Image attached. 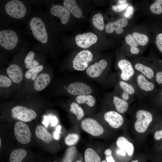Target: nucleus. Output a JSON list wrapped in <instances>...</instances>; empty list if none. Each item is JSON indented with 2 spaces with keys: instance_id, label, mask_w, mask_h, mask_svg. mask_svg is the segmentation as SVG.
<instances>
[{
  "instance_id": "nucleus-24",
  "label": "nucleus",
  "mask_w": 162,
  "mask_h": 162,
  "mask_svg": "<svg viewBox=\"0 0 162 162\" xmlns=\"http://www.w3.org/2000/svg\"><path fill=\"white\" fill-rule=\"evenodd\" d=\"M35 134L37 137L46 143L50 142L52 136L41 125L37 126L35 128Z\"/></svg>"
},
{
  "instance_id": "nucleus-52",
  "label": "nucleus",
  "mask_w": 162,
  "mask_h": 162,
  "mask_svg": "<svg viewBox=\"0 0 162 162\" xmlns=\"http://www.w3.org/2000/svg\"><path fill=\"white\" fill-rule=\"evenodd\" d=\"M161 140H162V139ZM160 150H161V151L162 152V141L161 143L160 146Z\"/></svg>"
},
{
  "instance_id": "nucleus-32",
  "label": "nucleus",
  "mask_w": 162,
  "mask_h": 162,
  "mask_svg": "<svg viewBox=\"0 0 162 162\" xmlns=\"http://www.w3.org/2000/svg\"><path fill=\"white\" fill-rule=\"evenodd\" d=\"M132 36L136 42L142 46L146 44L148 41V38L146 35L137 32H134Z\"/></svg>"
},
{
  "instance_id": "nucleus-6",
  "label": "nucleus",
  "mask_w": 162,
  "mask_h": 162,
  "mask_svg": "<svg viewBox=\"0 0 162 162\" xmlns=\"http://www.w3.org/2000/svg\"><path fill=\"white\" fill-rule=\"evenodd\" d=\"M11 113L14 118L26 122L33 120L37 116V114L34 111L21 106H17L13 108Z\"/></svg>"
},
{
  "instance_id": "nucleus-15",
  "label": "nucleus",
  "mask_w": 162,
  "mask_h": 162,
  "mask_svg": "<svg viewBox=\"0 0 162 162\" xmlns=\"http://www.w3.org/2000/svg\"><path fill=\"white\" fill-rule=\"evenodd\" d=\"M107 64V62L105 60H101L98 62H96L88 67L86 70V73L91 77H97L105 69Z\"/></svg>"
},
{
  "instance_id": "nucleus-17",
  "label": "nucleus",
  "mask_w": 162,
  "mask_h": 162,
  "mask_svg": "<svg viewBox=\"0 0 162 162\" xmlns=\"http://www.w3.org/2000/svg\"><path fill=\"white\" fill-rule=\"evenodd\" d=\"M6 73L9 78L15 83L20 82L23 79L22 70L18 65L12 64L7 68Z\"/></svg>"
},
{
  "instance_id": "nucleus-41",
  "label": "nucleus",
  "mask_w": 162,
  "mask_h": 162,
  "mask_svg": "<svg viewBox=\"0 0 162 162\" xmlns=\"http://www.w3.org/2000/svg\"><path fill=\"white\" fill-rule=\"evenodd\" d=\"M154 138L155 140L159 141L162 139V126L159 129L156 130L154 134Z\"/></svg>"
},
{
  "instance_id": "nucleus-5",
  "label": "nucleus",
  "mask_w": 162,
  "mask_h": 162,
  "mask_svg": "<svg viewBox=\"0 0 162 162\" xmlns=\"http://www.w3.org/2000/svg\"><path fill=\"white\" fill-rule=\"evenodd\" d=\"M93 55L91 52L83 50L77 53L72 62L73 67L76 70L82 71L86 68L93 59Z\"/></svg>"
},
{
  "instance_id": "nucleus-23",
  "label": "nucleus",
  "mask_w": 162,
  "mask_h": 162,
  "mask_svg": "<svg viewBox=\"0 0 162 162\" xmlns=\"http://www.w3.org/2000/svg\"><path fill=\"white\" fill-rule=\"evenodd\" d=\"M113 102L116 110L119 113H123L127 111L129 106L127 101L120 97L114 96L113 97Z\"/></svg>"
},
{
  "instance_id": "nucleus-13",
  "label": "nucleus",
  "mask_w": 162,
  "mask_h": 162,
  "mask_svg": "<svg viewBox=\"0 0 162 162\" xmlns=\"http://www.w3.org/2000/svg\"><path fill=\"white\" fill-rule=\"evenodd\" d=\"M104 117L111 127L115 128L120 127L124 121L123 116L118 112L113 111L106 112L104 113Z\"/></svg>"
},
{
  "instance_id": "nucleus-43",
  "label": "nucleus",
  "mask_w": 162,
  "mask_h": 162,
  "mask_svg": "<svg viewBox=\"0 0 162 162\" xmlns=\"http://www.w3.org/2000/svg\"><path fill=\"white\" fill-rule=\"evenodd\" d=\"M76 102L79 104H86L87 99L86 95H80L77 96L76 98Z\"/></svg>"
},
{
  "instance_id": "nucleus-34",
  "label": "nucleus",
  "mask_w": 162,
  "mask_h": 162,
  "mask_svg": "<svg viewBox=\"0 0 162 162\" xmlns=\"http://www.w3.org/2000/svg\"><path fill=\"white\" fill-rule=\"evenodd\" d=\"M161 0H156L150 6L151 11L154 14H159L162 13Z\"/></svg>"
},
{
  "instance_id": "nucleus-3",
  "label": "nucleus",
  "mask_w": 162,
  "mask_h": 162,
  "mask_svg": "<svg viewBox=\"0 0 162 162\" xmlns=\"http://www.w3.org/2000/svg\"><path fill=\"white\" fill-rule=\"evenodd\" d=\"M136 120L134 123V128L137 132L140 133L146 131L154 118V115L151 112L142 109L136 112Z\"/></svg>"
},
{
  "instance_id": "nucleus-40",
  "label": "nucleus",
  "mask_w": 162,
  "mask_h": 162,
  "mask_svg": "<svg viewBox=\"0 0 162 162\" xmlns=\"http://www.w3.org/2000/svg\"><path fill=\"white\" fill-rule=\"evenodd\" d=\"M127 6L128 4H126L118 5H113L112 7V9L115 11L120 12L125 9Z\"/></svg>"
},
{
  "instance_id": "nucleus-16",
  "label": "nucleus",
  "mask_w": 162,
  "mask_h": 162,
  "mask_svg": "<svg viewBox=\"0 0 162 162\" xmlns=\"http://www.w3.org/2000/svg\"><path fill=\"white\" fill-rule=\"evenodd\" d=\"M128 24L127 20L124 18L119 19L114 22L108 23L105 27L106 32L110 34L115 30L116 32L118 34L122 33L124 31L122 28L126 26Z\"/></svg>"
},
{
  "instance_id": "nucleus-26",
  "label": "nucleus",
  "mask_w": 162,
  "mask_h": 162,
  "mask_svg": "<svg viewBox=\"0 0 162 162\" xmlns=\"http://www.w3.org/2000/svg\"><path fill=\"white\" fill-rule=\"evenodd\" d=\"M84 159L85 162H101L99 155L91 148H88L86 150Z\"/></svg>"
},
{
  "instance_id": "nucleus-27",
  "label": "nucleus",
  "mask_w": 162,
  "mask_h": 162,
  "mask_svg": "<svg viewBox=\"0 0 162 162\" xmlns=\"http://www.w3.org/2000/svg\"><path fill=\"white\" fill-rule=\"evenodd\" d=\"M35 53L32 51H29L26 56L24 62L26 68L30 69L39 65L38 62L34 59Z\"/></svg>"
},
{
  "instance_id": "nucleus-30",
  "label": "nucleus",
  "mask_w": 162,
  "mask_h": 162,
  "mask_svg": "<svg viewBox=\"0 0 162 162\" xmlns=\"http://www.w3.org/2000/svg\"><path fill=\"white\" fill-rule=\"evenodd\" d=\"M43 68V66L42 65H39L38 66L33 68L26 72L25 76L27 79H31L32 80H34L36 79L38 73L42 70Z\"/></svg>"
},
{
  "instance_id": "nucleus-8",
  "label": "nucleus",
  "mask_w": 162,
  "mask_h": 162,
  "mask_svg": "<svg viewBox=\"0 0 162 162\" xmlns=\"http://www.w3.org/2000/svg\"><path fill=\"white\" fill-rule=\"evenodd\" d=\"M81 126L85 131L93 136H99L104 132L101 125L96 120L91 118L83 119L81 122Z\"/></svg>"
},
{
  "instance_id": "nucleus-55",
  "label": "nucleus",
  "mask_w": 162,
  "mask_h": 162,
  "mask_svg": "<svg viewBox=\"0 0 162 162\" xmlns=\"http://www.w3.org/2000/svg\"><path fill=\"white\" fill-rule=\"evenodd\" d=\"M1 138H0V147H1Z\"/></svg>"
},
{
  "instance_id": "nucleus-35",
  "label": "nucleus",
  "mask_w": 162,
  "mask_h": 162,
  "mask_svg": "<svg viewBox=\"0 0 162 162\" xmlns=\"http://www.w3.org/2000/svg\"><path fill=\"white\" fill-rule=\"evenodd\" d=\"M155 82L156 85L162 87V68L154 70Z\"/></svg>"
},
{
  "instance_id": "nucleus-4",
  "label": "nucleus",
  "mask_w": 162,
  "mask_h": 162,
  "mask_svg": "<svg viewBox=\"0 0 162 162\" xmlns=\"http://www.w3.org/2000/svg\"><path fill=\"white\" fill-rule=\"evenodd\" d=\"M19 37L14 31L10 29L3 30L0 32V45L4 49L11 50L18 44Z\"/></svg>"
},
{
  "instance_id": "nucleus-44",
  "label": "nucleus",
  "mask_w": 162,
  "mask_h": 162,
  "mask_svg": "<svg viewBox=\"0 0 162 162\" xmlns=\"http://www.w3.org/2000/svg\"><path fill=\"white\" fill-rule=\"evenodd\" d=\"M134 12V9L131 6H129L127 10L125 16L127 18H129L133 14Z\"/></svg>"
},
{
  "instance_id": "nucleus-12",
  "label": "nucleus",
  "mask_w": 162,
  "mask_h": 162,
  "mask_svg": "<svg viewBox=\"0 0 162 162\" xmlns=\"http://www.w3.org/2000/svg\"><path fill=\"white\" fill-rule=\"evenodd\" d=\"M76 44L79 47L86 49L95 43L98 40L96 35L92 32L78 34L75 37Z\"/></svg>"
},
{
  "instance_id": "nucleus-31",
  "label": "nucleus",
  "mask_w": 162,
  "mask_h": 162,
  "mask_svg": "<svg viewBox=\"0 0 162 162\" xmlns=\"http://www.w3.org/2000/svg\"><path fill=\"white\" fill-rule=\"evenodd\" d=\"M151 95L153 100L158 108L162 110V87L158 89Z\"/></svg>"
},
{
  "instance_id": "nucleus-57",
  "label": "nucleus",
  "mask_w": 162,
  "mask_h": 162,
  "mask_svg": "<svg viewBox=\"0 0 162 162\" xmlns=\"http://www.w3.org/2000/svg\"><path fill=\"white\" fill-rule=\"evenodd\" d=\"M56 162L55 161V162Z\"/></svg>"
},
{
  "instance_id": "nucleus-1",
  "label": "nucleus",
  "mask_w": 162,
  "mask_h": 162,
  "mask_svg": "<svg viewBox=\"0 0 162 162\" xmlns=\"http://www.w3.org/2000/svg\"><path fill=\"white\" fill-rule=\"evenodd\" d=\"M29 26L35 38L43 44H46L48 35L47 27L42 18L38 16H33L30 20Z\"/></svg>"
},
{
  "instance_id": "nucleus-21",
  "label": "nucleus",
  "mask_w": 162,
  "mask_h": 162,
  "mask_svg": "<svg viewBox=\"0 0 162 162\" xmlns=\"http://www.w3.org/2000/svg\"><path fill=\"white\" fill-rule=\"evenodd\" d=\"M63 6L74 16L80 18L82 16V13L77 4L75 0H64L63 1Z\"/></svg>"
},
{
  "instance_id": "nucleus-22",
  "label": "nucleus",
  "mask_w": 162,
  "mask_h": 162,
  "mask_svg": "<svg viewBox=\"0 0 162 162\" xmlns=\"http://www.w3.org/2000/svg\"><path fill=\"white\" fill-rule=\"evenodd\" d=\"M116 144L120 149L126 152L129 156H131L134 151L133 144L123 136L119 137L117 140Z\"/></svg>"
},
{
  "instance_id": "nucleus-51",
  "label": "nucleus",
  "mask_w": 162,
  "mask_h": 162,
  "mask_svg": "<svg viewBox=\"0 0 162 162\" xmlns=\"http://www.w3.org/2000/svg\"><path fill=\"white\" fill-rule=\"evenodd\" d=\"M118 2L121 4H124L127 2L126 0H118Z\"/></svg>"
},
{
  "instance_id": "nucleus-10",
  "label": "nucleus",
  "mask_w": 162,
  "mask_h": 162,
  "mask_svg": "<svg viewBox=\"0 0 162 162\" xmlns=\"http://www.w3.org/2000/svg\"><path fill=\"white\" fill-rule=\"evenodd\" d=\"M134 76L136 86L142 91L152 94L158 90L155 83L149 80L141 74H135Z\"/></svg>"
},
{
  "instance_id": "nucleus-49",
  "label": "nucleus",
  "mask_w": 162,
  "mask_h": 162,
  "mask_svg": "<svg viewBox=\"0 0 162 162\" xmlns=\"http://www.w3.org/2000/svg\"><path fill=\"white\" fill-rule=\"evenodd\" d=\"M123 150L120 149L117 151V153L121 155L124 156L125 155L126 153Z\"/></svg>"
},
{
  "instance_id": "nucleus-56",
  "label": "nucleus",
  "mask_w": 162,
  "mask_h": 162,
  "mask_svg": "<svg viewBox=\"0 0 162 162\" xmlns=\"http://www.w3.org/2000/svg\"><path fill=\"white\" fill-rule=\"evenodd\" d=\"M101 162H106V161L104 160L102 161Z\"/></svg>"
},
{
  "instance_id": "nucleus-28",
  "label": "nucleus",
  "mask_w": 162,
  "mask_h": 162,
  "mask_svg": "<svg viewBox=\"0 0 162 162\" xmlns=\"http://www.w3.org/2000/svg\"><path fill=\"white\" fill-rule=\"evenodd\" d=\"M70 112L74 114L77 120L80 121L84 116V112L82 108L76 103L73 102L70 105Z\"/></svg>"
},
{
  "instance_id": "nucleus-29",
  "label": "nucleus",
  "mask_w": 162,
  "mask_h": 162,
  "mask_svg": "<svg viewBox=\"0 0 162 162\" xmlns=\"http://www.w3.org/2000/svg\"><path fill=\"white\" fill-rule=\"evenodd\" d=\"M92 21L93 25L98 30H103L105 27L103 16L100 13L95 14L93 17Z\"/></svg>"
},
{
  "instance_id": "nucleus-36",
  "label": "nucleus",
  "mask_w": 162,
  "mask_h": 162,
  "mask_svg": "<svg viewBox=\"0 0 162 162\" xmlns=\"http://www.w3.org/2000/svg\"><path fill=\"white\" fill-rule=\"evenodd\" d=\"M12 84L10 79L5 76L0 75V87H8L10 86Z\"/></svg>"
},
{
  "instance_id": "nucleus-33",
  "label": "nucleus",
  "mask_w": 162,
  "mask_h": 162,
  "mask_svg": "<svg viewBox=\"0 0 162 162\" xmlns=\"http://www.w3.org/2000/svg\"><path fill=\"white\" fill-rule=\"evenodd\" d=\"M79 139V135L75 133L69 134L65 139V142L67 145L71 146L76 144Z\"/></svg>"
},
{
  "instance_id": "nucleus-11",
  "label": "nucleus",
  "mask_w": 162,
  "mask_h": 162,
  "mask_svg": "<svg viewBox=\"0 0 162 162\" xmlns=\"http://www.w3.org/2000/svg\"><path fill=\"white\" fill-rule=\"evenodd\" d=\"M68 93L74 95H87L92 92L91 87L81 82H74L69 84L67 88Z\"/></svg>"
},
{
  "instance_id": "nucleus-19",
  "label": "nucleus",
  "mask_w": 162,
  "mask_h": 162,
  "mask_svg": "<svg viewBox=\"0 0 162 162\" xmlns=\"http://www.w3.org/2000/svg\"><path fill=\"white\" fill-rule=\"evenodd\" d=\"M51 80L50 75L46 73H42L35 79L33 84L34 89L40 91L45 89L49 85Z\"/></svg>"
},
{
  "instance_id": "nucleus-25",
  "label": "nucleus",
  "mask_w": 162,
  "mask_h": 162,
  "mask_svg": "<svg viewBox=\"0 0 162 162\" xmlns=\"http://www.w3.org/2000/svg\"><path fill=\"white\" fill-rule=\"evenodd\" d=\"M27 154L26 150L22 148L13 150L9 158L10 162H22Z\"/></svg>"
},
{
  "instance_id": "nucleus-45",
  "label": "nucleus",
  "mask_w": 162,
  "mask_h": 162,
  "mask_svg": "<svg viewBox=\"0 0 162 162\" xmlns=\"http://www.w3.org/2000/svg\"><path fill=\"white\" fill-rule=\"evenodd\" d=\"M50 123L51 126H55L58 122V120L57 118L53 116L52 117L50 118Z\"/></svg>"
},
{
  "instance_id": "nucleus-39",
  "label": "nucleus",
  "mask_w": 162,
  "mask_h": 162,
  "mask_svg": "<svg viewBox=\"0 0 162 162\" xmlns=\"http://www.w3.org/2000/svg\"><path fill=\"white\" fill-rule=\"evenodd\" d=\"M87 101L86 104L90 107L93 106L95 104V100L93 96L90 95H86Z\"/></svg>"
},
{
  "instance_id": "nucleus-53",
  "label": "nucleus",
  "mask_w": 162,
  "mask_h": 162,
  "mask_svg": "<svg viewBox=\"0 0 162 162\" xmlns=\"http://www.w3.org/2000/svg\"><path fill=\"white\" fill-rule=\"evenodd\" d=\"M131 162H138V161L137 160H133Z\"/></svg>"
},
{
  "instance_id": "nucleus-9",
  "label": "nucleus",
  "mask_w": 162,
  "mask_h": 162,
  "mask_svg": "<svg viewBox=\"0 0 162 162\" xmlns=\"http://www.w3.org/2000/svg\"><path fill=\"white\" fill-rule=\"evenodd\" d=\"M118 66L121 70L120 77L121 80L129 82L135 74L131 63L126 59H122L118 62Z\"/></svg>"
},
{
  "instance_id": "nucleus-37",
  "label": "nucleus",
  "mask_w": 162,
  "mask_h": 162,
  "mask_svg": "<svg viewBox=\"0 0 162 162\" xmlns=\"http://www.w3.org/2000/svg\"><path fill=\"white\" fill-rule=\"evenodd\" d=\"M125 39L126 43L130 46V48L137 47L138 45V43L132 35L130 34H128L126 36Z\"/></svg>"
},
{
  "instance_id": "nucleus-38",
  "label": "nucleus",
  "mask_w": 162,
  "mask_h": 162,
  "mask_svg": "<svg viewBox=\"0 0 162 162\" xmlns=\"http://www.w3.org/2000/svg\"><path fill=\"white\" fill-rule=\"evenodd\" d=\"M155 43L158 49L162 53V33H160L157 35Z\"/></svg>"
},
{
  "instance_id": "nucleus-2",
  "label": "nucleus",
  "mask_w": 162,
  "mask_h": 162,
  "mask_svg": "<svg viewBox=\"0 0 162 162\" xmlns=\"http://www.w3.org/2000/svg\"><path fill=\"white\" fill-rule=\"evenodd\" d=\"M4 10L7 15L16 19L23 18L27 11L26 5L19 0H12L7 2L4 6Z\"/></svg>"
},
{
  "instance_id": "nucleus-7",
  "label": "nucleus",
  "mask_w": 162,
  "mask_h": 162,
  "mask_svg": "<svg viewBox=\"0 0 162 162\" xmlns=\"http://www.w3.org/2000/svg\"><path fill=\"white\" fill-rule=\"evenodd\" d=\"M14 132L16 138L20 143L26 144L30 142L31 132L28 126L24 122H17L14 126Z\"/></svg>"
},
{
  "instance_id": "nucleus-47",
  "label": "nucleus",
  "mask_w": 162,
  "mask_h": 162,
  "mask_svg": "<svg viewBox=\"0 0 162 162\" xmlns=\"http://www.w3.org/2000/svg\"><path fill=\"white\" fill-rule=\"evenodd\" d=\"M106 159L107 162H116L112 154L106 155Z\"/></svg>"
},
{
  "instance_id": "nucleus-46",
  "label": "nucleus",
  "mask_w": 162,
  "mask_h": 162,
  "mask_svg": "<svg viewBox=\"0 0 162 162\" xmlns=\"http://www.w3.org/2000/svg\"><path fill=\"white\" fill-rule=\"evenodd\" d=\"M130 52L132 54H137L139 53L140 50L139 49L136 47H133L130 48Z\"/></svg>"
},
{
  "instance_id": "nucleus-50",
  "label": "nucleus",
  "mask_w": 162,
  "mask_h": 162,
  "mask_svg": "<svg viewBox=\"0 0 162 162\" xmlns=\"http://www.w3.org/2000/svg\"><path fill=\"white\" fill-rule=\"evenodd\" d=\"M112 153V152L111 150L109 148L107 149L104 151V154L106 155L111 154Z\"/></svg>"
},
{
  "instance_id": "nucleus-14",
  "label": "nucleus",
  "mask_w": 162,
  "mask_h": 162,
  "mask_svg": "<svg viewBox=\"0 0 162 162\" xmlns=\"http://www.w3.org/2000/svg\"><path fill=\"white\" fill-rule=\"evenodd\" d=\"M50 12L52 15L59 17L62 24L65 25L69 22L70 12L64 6L54 5L51 7Z\"/></svg>"
},
{
  "instance_id": "nucleus-20",
  "label": "nucleus",
  "mask_w": 162,
  "mask_h": 162,
  "mask_svg": "<svg viewBox=\"0 0 162 162\" xmlns=\"http://www.w3.org/2000/svg\"><path fill=\"white\" fill-rule=\"evenodd\" d=\"M134 68L140 73L144 75L149 80L155 83V72L153 68L140 63L136 64Z\"/></svg>"
},
{
  "instance_id": "nucleus-48",
  "label": "nucleus",
  "mask_w": 162,
  "mask_h": 162,
  "mask_svg": "<svg viewBox=\"0 0 162 162\" xmlns=\"http://www.w3.org/2000/svg\"><path fill=\"white\" fill-rule=\"evenodd\" d=\"M49 118H47V117L45 116L44 120L42 122L43 124L46 127H47L49 125Z\"/></svg>"
},
{
  "instance_id": "nucleus-42",
  "label": "nucleus",
  "mask_w": 162,
  "mask_h": 162,
  "mask_svg": "<svg viewBox=\"0 0 162 162\" xmlns=\"http://www.w3.org/2000/svg\"><path fill=\"white\" fill-rule=\"evenodd\" d=\"M61 128L60 125H58L56 128L53 134V137L55 140H58L60 138Z\"/></svg>"
},
{
  "instance_id": "nucleus-18",
  "label": "nucleus",
  "mask_w": 162,
  "mask_h": 162,
  "mask_svg": "<svg viewBox=\"0 0 162 162\" xmlns=\"http://www.w3.org/2000/svg\"><path fill=\"white\" fill-rule=\"evenodd\" d=\"M119 85L122 91L120 97L127 101L136 92V88L131 83L121 80Z\"/></svg>"
},
{
  "instance_id": "nucleus-54",
  "label": "nucleus",
  "mask_w": 162,
  "mask_h": 162,
  "mask_svg": "<svg viewBox=\"0 0 162 162\" xmlns=\"http://www.w3.org/2000/svg\"><path fill=\"white\" fill-rule=\"evenodd\" d=\"M76 162H82L81 160H77Z\"/></svg>"
}]
</instances>
